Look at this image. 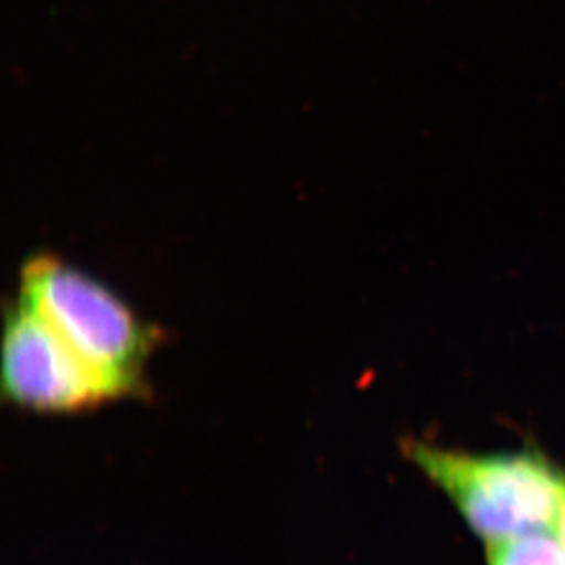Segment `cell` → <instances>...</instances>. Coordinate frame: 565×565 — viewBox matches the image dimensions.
<instances>
[{"label":"cell","mask_w":565,"mask_h":565,"mask_svg":"<svg viewBox=\"0 0 565 565\" xmlns=\"http://www.w3.org/2000/svg\"><path fill=\"white\" fill-rule=\"evenodd\" d=\"M19 300L102 375L118 399L145 395V366L161 331L113 289L43 253L22 266Z\"/></svg>","instance_id":"cell-2"},{"label":"cell","mask_w":565,"mask_h":565,"mask_svg":"<svg viewBox=\"0 0 565 565\" xmlns=\"http://www.w3.org/2000/svg\"><path fill=\"white\" fill-rule=\"evenodd\" d=\"M401 450L487 545L556 527L565 470L542 450L472 454L411 438Z\"/></svg>","instance_id":"cell-1"},{"label":"cell","mask_w":565,"mask_h":565,"mask_svg":"<svg viewBox=\"0 0 565 565\" xmlns=\"http://www.w3.org/2000/svg\"><path fill=\"white\" fill-rule=\"evenodd\" d=\"M2 395L41 414H75L118 399L107 381L22 300L6 310Z\"/></svg>","instance_id":"cell-3"},{"label":"cell","mask_w":565,"mask_h":565,"mask_svg":"<svg viewBox=\"0 0 565 565\" xmlns=\"http://www.w3.org/2000/svg\"><path fill=\"white\" fill-rule=\"evenodd\" d=\"M556 529H558V536H561L562 542L565 544V497L564 502H562L561 514H558V522H556Z\"/></svg>","instance_id":"cell-5"},{"label":"cell","mask_w":565,"mask_h":565,"mask_svg":"<svg viewBox=\"0 0 565 565\" xmlns=\"http://www.w3.org/2000/svg\"><path fill=\"white\" fill-rule=\"evenodd\" d=\"M487 565H565V544L551 531L487 545Z\"/></svg>","instance_id":"cell-4"}]
</instances>
